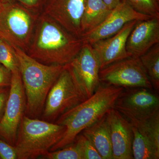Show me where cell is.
Listing matches in <instances>:
<instances>
[{"label":"cell","mask_w":159,"mask_h":159,"mask_svg":"<svg viewBox=\"0 0 159 159\" xmlns=\"http://www.w3.org/2000/svg\"><path fill=\"white\" fill-rule=\"evenodd\" d=\"M85 0H45L42 12L76 37L81 36L80 22Z\"/></svg>","instance_id":"12"},{"label":"cell","mask_w":159,"mask_h":159,"mask_svg":"<svg viewBox=\"0 0 159 159\" xmlns=\"http://www.w3.org/2000/svg\"><path fill=\"white\" fill-rule=\"evenodd\" d=\"M26 108V97L19 70L11 73L9 97L0 121V137L14 146Z\"/></svg>","instance_id":"9"},{"label":"cell","mask_w":159,"mask_h":159,"mask_svg":"<svg viewBox=\"0 0 159 159\" xmlns=\"http://www.w3.org/2000/svg\"><path fill=\"white\" fill-rule=\"evenodd\" d=\"M74 142L80 149L82 159H102L89 140L82 133L77 136Z\"/></svg>","instance_id":"24"},{"label":"cell","mask_w":159,"mask_h":159,"mask_svg":"<svg viewBox=\"0 0 159 159\" xmlns=\"http://www.w3.org/2000/svg\"><path fill=\"white\" fill-rule=\"evenodd\" d=\"M132 152L134 159H158L159 149L143 129L132 125Z\"/></svg>","instance_id":"18"},{"label":"cell","mask_w":159,"mask_h":159,"mask_svg":"<svg viewBox=\"0 0 159 159\" xmlns=\"http://www.w3.org/2000/svg\"><path fill=\"white\" fill-rule=\"evenodd\" d=\"M39 14L16 3H3L0 8V37L27 52Z\"/></svg>","instance_id":"5"},{"label":"cell","mask_w":159,"mask_h":159,"mask_svg":"<svg viewBox=\"0 0 159 159\" xmlns=\"http://www.w3.org/2000/svg\"><path fill=\"white\" fill-rule=\"evenodd\" d=\"M124 88L100 84L91 97L66 112L54 123L65 125L66 129L62 139L50 151L58 150L74 142L85 129L104 116L112 109Z\"/></svg>","instance_id":"2"},{"label":"cell","mask_w":159,"mask_h":159,"mask_svg":"<svg viewBox=\"0 0 159 159\" xmlns=\"http://www.w3.org/2000/svg\"><path fill=\"white\" fill-rule=\"evenodd\" d=\"M3 3H16L34 13L42 12L45 0H2Z\"/></svg>","instance_id":"25"},{"label":"cell","mask_w":159,"mask_h":159,"mask_svg":"<svg viewBox=\"0 0 159 159\" xmlns=\"http://www.w3.org/2000/svg\"><path fill=\"white\" fill-rule=\"evenodd\" d=\"M83 43L57 21L41 12L26 53L46 65H65L79 53Z\"/></svg>","instance_id":"1"},{"label":"cell","mask_w":159,"mask_h":159,"mask_svg":"<svg viewBox=\"0 0 159 159\" xmlns=\"http://www.w3.org/2000/svg\"><path fill=\"white\" fill-rule=\"evenodd\" d=\"M138 12L159 18V0H124Z\"/></svg>","instance_id":"21"},{"label":"cell","mask_w":159,"mask_h":159,"mask_svg":"<svg viewBox=\"0 0 159 159\" xmlns=\"http://www.w3.org/2000/svg\"><path fill=\"white\" fill-rule=\"evenodd\" d=\"M2 5H3L2 1V0H0V8H1V7H2Z\"/></svg>","instance_id":"30"},{"label":"cell","mask_w":159,"mask_h":159,"mask_svg":"<svg viewBox=\"0 0 159 159\" xmlns=\"http://www.w3.org/2000/svg\"><path fill=\"white\" fill-rule=\"evenodd\" d=\"M13 47V46H12ZM14 48L26 97V116L37 119L42 113L49 91L65 65H46L29 56L25 51Z\"/></svg>","instance_id":"3"},{"label":"cell","mask_w":159,"mask_h":159,"mask_svg":"<svg viewBox=\"0 0 159 159\" xmlns=\"http://www.w3.org/2000/svg\"><path fill=\"white\" fill-rule=\"evenodd\" d=\"M132 125L143 129L159 149V113L145 121Z\"/></svg>","instance_id":"23"},{"label":"cell","mask_w":159,"mask_h":159,"mask_svg":"<svg viewBox=\"0 0 159 159\" xmlns=\"http://www.w3.org/2000/svg\"><path fill=\"white\" fill-rule=\"evenodd\" d=\"M137 21L133 20L126 23L116 34L92 45L100 70L113 63L131 57L126 51V43Z\"/></svg>","instance_id":"13"},{"label":"cell","mask_w":159,"mask_h":159,"mask_svg":"<svg viewBox=\"0 0 159 159\" xmlns=\"http://www.w3.org/2000/svg\"><path fill=\"white\" fill-rule=\"evenodd\" d=\"M0 159H17V155L14 146L0 137Z\"/></svg>","instance_id":"26"},{"label":"cell","mask_w":159,"mask_h":159,"mask_svg":"<svg viewBox=\"0 0 159 159\" xmlns=\"http://www.w3.org/2000/svg\"><path fill=\"white\" fill-rule=\"evenodd\" d=\"M69 64L88 98L91 97L100 84V66L92 45L83 43L79 53Z\"/></svg>","instance_id":"11"},{"label":"cell","mask_w":159,"mask_h":159,"mask_svg":"<svg viewBox=\"0 0 159 159\" xmlns=\"http://www.w3.org/2000/svg\"><path fill=\"white\" fill-rule=\"evenodd\" d=\"M1 39V37H0V39Z\"/></svg>","instance_id":"31"},{"label":"cell","mask_w":159,"mask_h":159,"mask_svg":"<svg viewBox=\"0 0 159 159\" xmlns=\"http://www.w3.org/2000/svg\"><path fill=\"white\" fill-rule=\"evenodd\" d=\"M10 87L0 88V121L2 118L9 97Z\"/></svg>","instance_id":"28"},{"label":"cell","mask_w":159,"mask_h":159,"mask_svg":"<svg viewBox=\"0 0 159 159\" xmlns=\"http://www.w3.org/2000/svg\"><path fill=\"white\" fill-rule=\"evenodd\" d=\"M11 78V71L0 64V88L10 87Z\"/></svg>","instance_id":"27"},{"label":"cell","mask_w":159,"mask_h":159,"mask_svg":"<svg viewBox=\"0 0 159 159\" xmlns=\"http://www.w3.org/2000/svg\"><path fill=\"white\" fill-rule=\"evenodd\" d=\"M108 113L81 133L89 140L102 159H112Z\"/></svg>","instance_id":"16"},{"label":"cell","mask_w":159,"mask_h":159,"mask_svg":"<svg viewBox=\"0 0 159 159\" xmlns=\"http://www.w3.org/2000/svg\"><path fill=\"white\" fill-rule=\"evenodd\" d=\"M99 77L103 85L154 90L139 57H130L113 63L100 70Z\"/></svg>","instance_id":"8"},{"label":"cell","mask_w":159,"mask_h":159,"mask_svg":"<svg viewBox=\"0 0 159 159\" xmlns=\"http://www.w3.org/2000/svg\"><path fill=\"white\" fill-rule=\"evenodd\" d=\"M66 127L24 115L20 123L15 148L17 159L42 157L60 141Z\"/></svg>","instance_id":"4"},{"label":"cell","mask_w":159,"mask_h":159,"mask_svg":"<svg viewBox=\"0 0 159 159\" xmlns=\"http://www.w3.org/2000/svg\"><path fill=\"white\" fill-rule=\"evenodd\" d=\"M88 97L69 64L49 91L43 111L45 121H54Z\"/></svg>","instance_id":"6"},{"label":"cell","mask_w":159,"mask_h":159,"mask_svg":"<svg viewBox=\"0 0 159 159\" xmlns=\"http://www.w3.org/2000/svg\"><path fill=\"white\" fill-rule=\"evenodd\" d=\"M153 89L159 90V43L139 57Z\"/></svg>","instance_id":"19"},{"label":"cell","mask_w":159,"mask_h":159,"mask_svg":"<svg viewBox=\"0 0 159 159\" xmlns=\"http://www.w3.org/2000/svg\"><path fill=\"white\" fill-rule=\"evenodd\" d=\"M41 157L46 159H82L80 149L74 142L61 149L49 152Z\"/></svg>","instance_id":"22"},{"label":"cell","mask_w":159,"mask_h":159,"mask_svg":"<svg viewBox=\"0 0 159 159\" xmlns=\"http://www.w3.org/2000/svg\"><path fill=\"white\" fill-rule=\"evenodd\" d=\"M153 18L138 12L124 0L112 9L107 17L98 27L83 34V43L91 45L98 41L111 37L119 32L126 23L133 20H145Z\"/></svg>","instance_id":"10"},{"label":"cell","mask_w":159,"mask_h":159,"mask_svg":"<svg viewBox=\"0 0 159 159\" xmlns=\"http://www.w3.org/2000/svg\"><path fill=\"white\" fill-rule=\"evenodd\" d=\"M0 64L11 73L19 70L18 59L14 48L2 39H0Z\"/></svg>","instance_id":"20"},{"label":"cell","mask_w":159,"mask_h":159,"mask_svg":"<svg viewBox=\"0 0 159 159\" xmlns=\"http://www.w3.org/2000/svg\"><path fill=\"white\" fill-rule=\"evenodd\" d=\"M112 159H132V125L114 108L108 113Z\"/></svg>","instance_id":"14"},{"label":"cell","mask_w":159,"mask_h":159,"mask_svg":"<svg viewBox=\"0 0 159 159\" xmlns=\"http://www.w3.org/2000/svg\"><path fill=\"white\" fill-rule=\"evenodd\" d=\"M154 90L145 88L124 89L114 108L134 125L159 113V97Z\"/></svg>","instance_id":"7"},{"label":"cell","mask_w":159,"mask_h":159,"mask_svg":"<svg viewBox=\"0 0 159 159\" xmlns=\"http://www.w3.org/2000/svg\"><path fill=\"white\" fill-rule=\"evenodd\" d=\"M110 9H112L119 4L122 0H101Z\"/></svg>","instance_id":"29"},{"label":"cell","mask_w":159,"mask_h":159,"mask_svg":"<svg viewBox=\"0 0 159 159\" xmlns=\"http://www.w3.org/2000/svg\"><path fill=\"white\" fill-rule=\"evenodd\" d=\"M111 10L101 0H85L80 22L81 36L98 27Z\"/></svg>","instance_id":"17"},{"label":"cell","mask_w":159,"mask_h":159,"mask_svg":"<svg viewBox=\"0 0 159 159\" xmlns=\"http://www.w3.org/2000/svg\"><path fill=\"white\" fill-rule=\"evenodd\" d=\"M159 43V18L137 21L129 35L126 51L131 57H140Z\"/></svg>","instance_id":"15"}]
</instances>
